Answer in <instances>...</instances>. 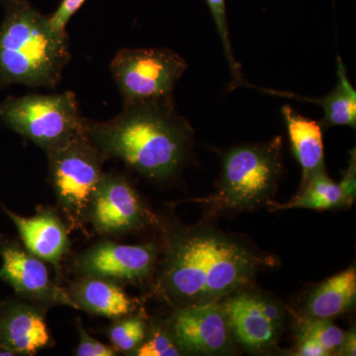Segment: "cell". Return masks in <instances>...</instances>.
Here are the masks:
<instances>
[{"mask_svg":"<svg viewBox=\"0 0 356 356\" xmlns=\"http://www.w3.org/2000/svg\"><path fill=\"white\" fill-rule=\"evenodd\" d=\"M276 266V257L210 226L168 232L156 264V296L172 308L220 302Z\"/></svg>","mask_w":356,"mask_h":356,"instance_id":"cell-1","label":"cell"},{"mask_svg":"<svg viewBox=\"0 0 356 356\" xmlns=\"http://www.w3.org/2000/svg\"><path fill=\"white\" fill-rule=\"evenodd\" d=\"M86 132L107 159H119L149 179L177 175L193 144L191 124L173 98L124 105L107 121H86Z\"/></svg>","mask_w":356,"mask_h":356,"instance_id":"cell-2","label":"cell"},{"mask_svg":"<svg viewBox=\"0 0 356 356\" xmlns=\"http://www.w3.org/2000/svg\"><path fill=\"white\" fill-rule=\"evenodd\" d=\"M0 83L55 88L70 60L69 38L56 34L29 0H2Z\"/></svg>","mask_w":356,"mask_h":356,"instance_id":"cell-3","label":"cell"},{"mask_svg":"<svg viewBox=\"0 0 356 356\" xmlns=\"http://www.w3.org/2000/svg\"><path fill=\"white\" fill-rule=\"evenodd\" d=\"M282 136L232 147L222 159L216 191L196 199L215 211L245 212L273 202L283 173Z\"/></svg>","mask_w":356,"mask_h":356,"instance_id":"cell-4","label":"cell"},{"mask_svg":"<svg viewBox=\"0 0 356 356\" xmlns=\"http://www.w3.org/2000/svg\"><path fill=\"white\" fill-rule=\"evenodd\" d=\"M46 154L58 212L70 231L84 229L89 207L104 173L103 165L108 159L86 132Z\"/></svg>","mask_w":356,"mask_h":356,"instance_id":"cell-5","label":"cell"},{"mask_svg":"<svg viewBox=\"0 0 356 356\" xmlns=\"http://www.w3.org/2000/svg\"><path fill=\"white\" fill-rule=\"evenodd\" d=\"M0 121L44 152L86 133V121L72 91L27 95L0 102Z\"/></svg>","mask_w":356,"mask_h":356,"instance_id":"cell-6","label":"cell"},{"mask_svg":"<svg viewBox=\"0 0 356 356\" xmlns=\"http://www.w3.org/2000/svg\"><path fill=\"white\" fill-rule=\"evenodd\" d=\"M110 70L124 105H127L172 98L187 63L170 49H122Z\"/></svg>","mask_w":356,"mask_h":356,"instance_id":"cell-7","label":"cell"},{"mask_svg":"<svg viewBox=\"0 0 356 356\" xmlns=\"http://www.w3.org/2000/svg\"><path fill=\"white\" fill-rule=\"evenodd\" d=\"M156 222V215L127 178L103 173L88 214V225L96 233L106 236L130 235Z\"/></svg>","mask_w":356,"mask_h":356,"instance_id":"cell-8","label":"cell"},{"mask_svg":"<svg viewBox=\"0 0 356 356\" xmlns=\"http://www.w3.org/2000/svg\"><path fill=\"white\" fill-rule=\"evenodd\" d=\"M220 303L232 336L245 350L266 353L276 346L285 321L284 311L280 303L245 288Z\"/></svg>","mask_w":356,"mask_h":356,"instance_id":"cell-9","label":"cell"},{"mask_svg":"<svg viewBox=\"0 0 356 356\" xmlns=\"http://www.w3.org/2000/svg\"><path fill=\"white\" fill-rule=\"evenodd\" d=\"M0 280L13 288L18 298L48 309L65 306L76 310L65 288L51 280L46 262L24 245L0 236Z\"/></svg>","mask_w":356,"mask_h":356,"instance_id":"cell-10","label":"cell"},{"mask_svg":"<svg viewBox=\"0 0 356 356\" xmlns=\"http://www.w3.org/2000/svg\"><path fill=\"white\" fill-rule=\"evenodd\" d=\"M159 255L156 243L124 245L102 241L76 255L72 268L77 276L107 278L118 283H140L154 273Z\"/></svg>","mask_w":356,"mask_h":356,"instance_id":"cell-11","label":"cell"},{"mask_svg":"<svg viewBox=\"0 0 356 356\" xmlns=\"http://www.w3.org/2000/svg\"><path fill=\"white\" fill-rule=\"evenodd\" d=\"M173 309L166 323L184 355H218L229 350L234 337L220 302Z\"/></svg>","mask_w":356,"mask_h":356,"instance_id":"cell-12","label":"cell"},{"mask_svg":"<svg viewBox=\"0 0 356 356\" xmlns=\"http://www.w3.org/2000/svg\"><path fill=\"white\" fill-rule=\"evenodd\" d=\"M48 311L19 298L0 304V344L23 356L53 346L55 341L46 320Z\"/></svg>","mask_w":356,"mask_h":356,"instance_id":"cell-13","label":"cell"},{"mask_svg":"<svg viewBox=\"0 0 356 356\" xmlns=\"http://www.w3.org/2000/svg\"><path fill=\"white\" fill-rule=\"evenodd\" d=\"M1 209L15 225L26 250L58 268L62 259L70 252L72 232L60 212L42 207L34 216L23 217L3 205Z\"/></svg>","mask_w":356,"mask_h":356,"instance_id":"cell-14","label":"cell"},{"mask_svg":"<svg viewBox=\"0 0 356 356\" xmlns=\"http://www.w3.org/2000/svg\"><path fill=\"white\" fill-rule=\"evenodd\" d=\"M65 290L76 310L112 320L133 314L139 306L121 283L107 278L79 276Z\"/></svg>","mask_w":356,"mask_h":356,"instance_id":"cell-15","label":"cell"},{"mask_svg":"<svg viewBox=\"0 0 356 356\" xmlns=\"http://www.w3.org/2000/svg\"><path fill=\"white\" fill-rule=\"evenodd\" d=\"M355 154H351L350 166L339 182L332 181L325 172L317 173L299 193L286 203L271 202L269 210H331L350 207L355 198Z\"/></svg>","mask_w":356,"mask_h":356,"instance_id":"cell-16","label":"cell"},{"mask_svg":"<svg viewBox=\"0 0 356 356\" xmlns=\"http://www.w3.org/2000/svg\"><path fill=\"white\" fill-rule=\"evenodd\" d=\"M293 156L302 168L301 186H305L317 173L325 172L323 128L318 122L310 120L285 105L281 109Z\"/></svg>","mask_w":356,"mask_h":356,"instance_id":"cell-17","label":"cell"},{"mask_svg":"<svg viewBox=\"0 0 356 356\" xmlns=\"http://www.w3.org/2000/svg\"><path fill=\"white\" fill-rule=\"evenodd\" d=\"M355 301L356 269L350 266L309 293L304 306L305 318L331 320L353 310Z\"/></svg>","mask_w":356,"mask_h":356,"instance_id":"cell-18","label":"cell"},{"mask_svg":"<svg viewBox=\"0 0 356 356\" xmlns=\"http://www.w3.org/2000/svg\"><path fill=\"white\" fill-rule=\"evenodd\" d=\"M337 83L329 95L323 98H309L288 92L268 91L271 95L288 96L295 99L315 103L324 110V118L321 122L323 129L334 126H348L356 128V92L348 79L346 65L341 57H337Z\"/></svg>","mask_w":356,"mask_h":356,"instance_id":"cell-19","label":"cell"},{"mask_svg":"<svg viewBox=\"0 0 356 356\" xmlns=\"http://www.w3.org/2000/svg\"><path fill=\"white\" fill-rule=\"evenodd\" d=\"M147 331L146 318L130 314L114 320L107 330V336L117 353L133 355L144 341Z\"/></svg>","mask_w":356,"mask_h":356,"instance_id":"cell-20","label":"cell"},{"mask_svg":"<svg viewBox=\"0 0 356 356\" xmlns=\"http://www.w3.org/2000/svg\"><path fill=\"white\" fill-rule=\"evenodd\" d=\"M133 355L179 356L184 355V353L173 337L166 321H151L147 323V331L144 341Z\"/></svg>","mask_w":356,"mask_h":356,"instance_id":"cell-21","label":"cell"},{"mask_svg":"<svg viewBox=\"0 0 356 356\" xmlns=\"http://www.w3.org/2000/svg\"><path fill=\"white\" fill-rule=\"evenodd\" d=\"M346 332L339 329L331 320L305 318L299 327L298 337L315 339L330 355H337L343 343Z\"/></svg>","mask_w":356,"mask_h":356,"instance_id":"cell-22","label":"cell"},{"mask_svg":"<svg viewBox=\"0 0 356 356\" xmlns=\"http://www.w3.org/2000/svg\"><path fill=\"white\" fill-rule=\"evenodd\" d=\"M215 25L218 34L221 38L222 48H224L225 56L228 62L232 76H233L234 88L238 86H243L245 81L243 79V74L241 72V65L236 62L232 49L231 39H229L228 19H227L226 0H205Z\"/></svg>","mask_w":356,"mask_h":356,"instance_id":"cell-23","label":"cell"},{"mask_svg":"<svg viewBox=\"0 0 356 356\" xmlns=\"http://www.w3.org/2000/svg\"><path fill=\"white\" fill-rule=\"evenodd\" d=\"M77 332H79V343L74 355L76 356H116L119 353L113 346H108L97 341L95 337H91L84 327L83 323L81 318H76Z\"/></svg>","mask_w":356,"mask_h":356,"instance_id":"cell-24","label":"cell"},{"mask_svg":"<svg viewBox=\"0 0 356 356\" xmlns=\"http://www.w3.org/2000/svg\"><path fill=\"white\" fill-rule=\"evenodd\" d=\"M86 1V0H62L55 13L47 16L51 29L56 34L67 36V26L70 20Z\"/></svg>","mask_w":356,"mask_h":356,"instance_id":"cell-25","label":"cell"},{"mask_svg":"<svg viewBox=\"0 0 356 356\" xmlns=\"http://www.w3.org/2000/svg\"><path fill=\"white\" fill-rule=\"evenodd\" d=\"M295 355L299 356H327L330 355V353L315 339H309V337H298Z\"/></svg>","mask_w":356,"mask_h":356,"instance_id":"cell-26","label":"cell"},{"mask_svg":"<svg viewBox=\"0 0 356 356\" xmlns=\"http://www.w3.org/2000/svg\"><path fill=\"white\" fill-rule=\"evenodd\" d=\"M356 334L355 329H351L346 332V337L337 355L355 356L356 355Z\"/></svg>","mask_w":356,"mask_h":356,"instance_id":"cell-27","label":"cell"},{"mask_svg":"<svg viewBox=\"0 0 356 356\" xmlns=\"http://www.w3.org/2000/svg\"><path fill=\"white\" fill-rule=\"evenodd\" d=\"M0 355L15 356L13 351L7 348L6 346H2V344H0Z\"/></svg>","mask_w":356,"mask_h":356,"instance_id":"cell-28","label":"cell"}]
</instances>
